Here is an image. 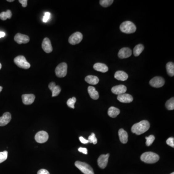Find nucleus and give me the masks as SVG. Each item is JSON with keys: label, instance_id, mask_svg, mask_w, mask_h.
I'll return each mask as SVG.
<instances>
[{"label": "nucleus", "instance_id": "dca6fc26", "mask_svg": "<svg viewBox=\"0 0 174 174\" xmlns=\"http://www.w3.org/2000/svg\"><path fill=\"white\" fill-rule=\"evenodd\" d=\"M35 96L33 94H25L22 95L23 103L26 105L32 104L34 101Z\"/></svg>", "mask_w": 174, "mask_h": 174}, {"label": "nucleus", "instance_id": "c85d7f7f", "mask_svg": "<svg viewBox=\"0 0 174 174\" xmlns=\"http://www.w3.org/2000/svg\"><path fill=\"white\" fill-rule=\"evenodd\" d=\"M76 101V99L75 97H73L72 98H70L67 101V104L69 107L72 108L73 109L75 108V104Z\"/></svg>", "mask_w": 174, "mask_h": 174}, {"label": "nucleus", "instance_id": "423d86ee", "mask_svg": "<svg viewBox=\"0 0 174 174\" xmlns=\"http://www.w3.org/2000/svg\"><path fill=\"white\" fill-rule=\"evenodd\" d=\"M55 74L59 78H64L67 73V65L65 63H62L58 65L55 69Z\"/></svg>", "mask_w": 174, "mask_h": 174}, {"label": "nucleus", "instance_id": "393cba45", "mask_svg": "<svg viewBox=\"0 0 174 174\" xmlns=\"http://www.w3.org/2000/svg\"><path fill=\"white\" fill-rule=\"evenodd\" d=\"M166 71L170 76L174 75V64L173 62H169L166 65Z\"/></svg>", "mask_w": 174, "mask_h": 174}, {"label": "nucleus", "instance_id": "f3484780", "mask_svg": "<svg viewBox=\"0 0 174 174\" xmlns=\"http://www.w3.org/2000/svg\"><path fill=\"white\" fill-rule=\"evenodd\" d=\"M11 114L9 112L3 114L2 117H0V126H5L10 123L11 120Z\"/></svg>", "mask_w": 174, "mask_h": 174}, {"label": "nucleus", "instance_id": "4be33fe9", "mask_svg": "<svg viewBox=\"0 0 174 174\" xmlns=\"http://www.w3.org/2000/svg\"><path fill=\"white\" fill-rule=\"evenodd\" d=\"M88 91L91 98H92L93 100H97L99 98V93L96 90L95 87L89 86L88 88Z\"/></svg>", "mask_w": 174, "mask_h": 174}, {"label": "nucleus", "instance_id": "bb28decb", "mask_svg": "<svg viewBox=\"0 0 174 174\" xmlns=\"http://www.w3.org/2000/svg\"><path fill=\"white\" fill-rule=\"evenodd\" d=\"M12 16V12L10 10H7V11L2 12L0 13V19L2 20H6L7 18L10 19Z\"/></svg>", "mask_w": 174, "mask_h": 174}, {"label": "nucleus", "instance_id": "b1692460", "mask_svg": "<svg viewBox=\"0 0 174 174\" xmlns=\"http://www.w3.org/2000/svg\"><path fill=\"white\" fill-rule=\"evenodd\" d=\"M120 113V110L115 107H111L108 110V115L111 118L117 117Z\"/></svg>", "mask_w": 174, "mask_h": 174}, {"label": "nucleus", "instance_id": "58836bf2", "mask_svg": "<svg viewBox=\"0 0 174 174\" xmlns=\"http://www.w3.org/2000/svg\"><path fill=\"white\" fill-rule=\"evenodd\" d=\"M19 2L20 3H22V6L23 7H26L27 6V2H28V1L27 0H19Z\"/></svg>", "mask_w": 174, "mask_h": 174}, {"label": "nucleus", "instance_id": "7c9ffc66", "mask_svg": "<svg viewBox=\"0 0 174 174\" xmlns=\"http://www.w3.org/2000/svg\"><path fill=\"white\" fill-rule=\"evenodd\" d=\"M8 157V152L6 151L0 152V164L6 161Z\"/></svg>", "mask_w": 174, "mask_h": 174}, {"label": "nucleus", "instance_id": "a878e982", "mask_svg": "<svg viewBox=\"0 0 174 174\" xmlns=\"http://www.w3.org/2000/svg\"><path fill=\"white\" fill-rule=\"evenodd\" d=\"M144 47L142 44H138L136 45L134 48V55L135 56L137 57L139 56L141 53L143 51H144Z\"/></svg>", "mask_w": 174, "mask_h": 174}, {"label": "nucleus", "instance_id": "0eeeda50", "mask_svg": "<svg viewBox=\"0 0 174 174\" xmlns=\"http://www.w3.org/2000/svg\"><path fill=\"white\" fill-rule=\"evenodd\" d=\"M83 39V35L80 32H75L72 34L69 38V43L72 45H75L81 42Z\"/></svg>", "mask_w": 174, "mask_h": 174}, {"label": "nucleus", "instance_id": "20e7f679", "mask_svg": "<svg viewBox=\"0 0 174 174\" xmlns=\"http://www.w3.org/2000/svg\"><path fill=\"white\" fill-rule=\"evenodd\" d=\"M75 166L80 170L83 174H95L93 169L89 164L84 162L76 161L75 163Z\"/></svg>", "mask_w": 174, "mask_h": 174}, {"label": "nucleus", "instance_id": "a19ab883", "mask_svg": "<svg viewBox=\"0 0 174 174\" xmlns=\"http://www.w3.org/2000/svg\"><path fill=\"white\" fill-rule=\"evenodd\" d=\"M7 1L8 2H13L14 1V0H7Z\"/></svg>", "mask_w": 174, "mask_h": 174}, {"label": "nucleus", "instance_id": "ea45409f", "mask_svg": "<svg viewBox=\"0 0 174 174\" xmlns=\"http://www.w3.org/2000/svg\"><path fill=\"white\" fill-rule=\"evenodd\" d=\"M6 35V34L4 32H0V38L5 37Z\"/></svg>", "mask_w": 174, "mask_h": 174}, {"label": "nucleus", "instance_id": "2f4dec72", "mask_svg": "<svg viewBox=\"0 0 174 174\" xmlns=\"http://www.w3.org/2000/svg\"><path fill=\"white\" fill-rule=\"evenodd\" d=\"M146 145L147 146H150L155 140V136L153 135H150L148 137H146Z\"/></svg>", "mask_w": 174, "mask_h": 174}, {"label": "nucleus", "instance_id": "f257e3e1", "mask_svg": "<svg viewBox=\"0 0 174 174\" xmlns=\"http://www.w3.org/2000/svg\"><path fill=\"white\" fill-rule=\"evenodd\" d=\"M150 128V124L148 120H143L133 125L132 127V133L137 135L144 134Z\"/></svg>", "mask_w": 174, "mask_h": 174}, {"label": "nucleus", "instance_id": "e433bc0d", "mask_svg": "<svg viewBox=\"0 0 174 174\" xmlns=\"http://www.w3.org/2000/svg\"><path fill=\"white\" fill-rule=\"evenodd\" d=\"M78 150H79V152L83 153L84 154H88V150H87L86 148H79Z\"/></svg>", "mask_w": 174, "mask_h": 174}, {"label": "nucleus", "instance_id": "c9c22d12", "mask_svg": "<svg viewBox=\"0 0 174 174\" xmlns=\"http://www.w3.org/2000/svg\"><path fill=\"white\" fill-rule=\"evenodd\" d=\"M37 174H50L47 170L42 169L37 172Z\"/></svg>", "mask_w": 174, "mask_h": 174}, {"label": "nucleus", "instance_id": "a211bd4d", "mask_svg": "<svg viewBox=\"0 0 174 174\" xmlns=\"http://www.w3.org/2000/svg\"><path fill=\"white\" fill-rule=\"evenodd\" d=\"M117 99L119 102L123 103H129L133 101V96L127 93H123L118 95Z\"/></svg>", "mask_w": 174, "mask_h": 174}, {"label": "nucleus", "instance_id": "72a5a7b5", "mask_svg": "<svg viewBox=\"0 0 174 174\" xmlns=\"http://www.w3.org/2000/svg\"><path fill=\"white\" fill-rule=\"evenodd\" d=\"M166 144L171 147L174 148V138L173 137H170L166 140Z\"/></svg>", "mask_w": 174, "mask_h": 174}, {"label": "nucleus", "instance_id": "cd10ccee", "mask_svg": "<svg viewBox=\"0 0 174 174\" xmlns=\"http://www.w3.org/2000/svg\"><path fill=\"white\" fill-rule=\"evenodd\" d=\"M165 107L169 110H172L174 109V98L172 97L171 99L168 100L165 103Z\"/></svg>", "mask_w": 174, "mask_h": 174}, {"label": "nucleus", "instance_id": "473e14b6", "mask_svg": "<svg viewBox=\"0 0 174 174\" xmlns=\"http://www.w3.org/2000/svg\"><path fill=\"white\" fill-rule=\"evenodd\" d=\"M88 141L89 143H93V144H96L97 143V139L95 136V135L94 133H92L91 136L88 137Z\"/></svg>", "mask_w": 174, "mask_h": 174}, {"label": "nucleus", "instance_id": "1a4fd4ad", "mask_svg": "<svg viewBox=\"0 0 174 174\" xmlns=\"http://www.w3.org/2000/svg\"><path fill=\"white\" fill-rule=\"evenodd\" d=\"M48 135L47 132L44 131L39 132L35 136V140L39 143L46 142L48 139Z\"/></svg>", "mask_w": 174, "mask_h": 174}, {"label": "nucleus", "instance_id": "79ce46f5", "mask_svg": "<svg viewBox=\"0 0 174 174\" xmlns=\"http://www.w3.org/2000/svg\"><path fill=\"white\" fill-rule=\"evenodd\" d=\"M2 87L0 86V92H1L2 91Z\"/></svg>", "mask_w": 174, "mask_h": 174}, {"label": "nucleus", "instance_id": "5701e85b", "mask_svg": "<svg viewBox=\"0 0 174 174\" xmlns=\"http://www.w3.org/2000/svg\"><path fill=\"white\" fill-rule=\"evenodd\" d=\"M86 82L91 85H96L99 83V78L95 75H89L87 76L85 79Z\"/></svg>", "mask_w": 174, "mask_h": 174}, {"label": "nucleus", "instance_id": "c756f323", "mask_svg": "<svg viewBox=\"0 0 174 174\" xmlns=\"http://www.w3.org/2000/svg\"><path fill=\"white\" fill-rule=\"evenodd\" d=\"M113 0H101L100 1V4L104 7L109 6L113 2Z\"/></svg>", "mask_w": 174, "mask_h": 174}, {"label": "nucleus", "instance_id": "f704fd0d", "mask_svg": "<svg viewBox=\"0 0 174 174\" xmlns=\"http://www.w3.org/2000/svg\"><path fill=\"white\" fill-rule=\"evenodd\" d=\"M50 17H51V14H50V13H45V15H44V17H43V22H47L48 21L49 18H50Z\"/></svg>", "mask_w": 174, "mask_h": 174}, {"label": "nucleus", "instance_id": "ddd939ff", "mask_svg": "<svg viewBox=\"0 0 174 174\" xmlns=\"http://www.w3.org/2000/svg\"><path fill=\"white\" fill-rule=\"evenodd\" d=\"M111 91L115 95H122L123 93H125L127 91V88L125 86L123 85H119L115 86L112 87L111 89Z\"/></svg>", "mask_w": 174, "mask_h": 174}, {"label": "nucleus", "instance_id": "39448f33", "mask_svg": "<svg viewBox=\"0 0 174 174\" xmlns=\"http://www.w3.org/2000/svg\"><path fill=\"white\" fill-rule=\"evenodd\" d=\"M15 64L21 68L28 69L30 67V64L27 62L26 58L23 56H18L14 59Z\"/></svg>", "mask_w": 174, "mask_h": 174}, {"label": "nucleus", "instance_id": "9b49d317", "mask_svg": "<svg viewBox=\"0 0 174 174\" xmlns=\"http://www.w3.org/2000/svg\"><path fill=\"white\" fill-rule=\"evenodd\" d=\"M109 154H102L98 158V164L101 168L104 169L107 165L108 158L109 157Z\"/></svg>", "mask_w": 174, "mask_h": 174}, {"label": "nucleus", "instance_id": "2eb2a0df", "mask_svg": "<svg viewBox=\"0 0 174 174\" xmlns=\"http://www.w3.org/2000/svg\"><path fill=\"white\" fill-rule=\"evenodd\" d=\"M48 88L52 91V96L55 97L58 95L61 91V88L59 86L56 85L55 82H51L48 85Z\"/></svg>", "mask_w": 174, "mask_h": 174}, {"label": "nucleus", "instance_id": "412c9836", "mask_svg": "<svg viewBox=\"0 0 174 174\" xmlns=\"http://www.w3.org/2000/svg\"><path fill=\"white\" fill-rule=\"evenodd\" d=\"M93 68L96 71L98 72L106 73L108 70V68L106 64L102 63H96L93 65Z\"/></svg>", "mask_w": 174, "mask_h": 174}, {"label": "nucleus", "instance_id": "7ed1b4c3", "mask_svg": "<svg viewBox=\"0 0 174 174\" xmlns=\"http://www.w3.org/2000/svg\"><path fill=\"white\" fill-rule=\"evenodd\" d=\"M120 30L123 33L127 34H132L136 31V27L132 22L126 21L121 24Z\"/></svg>", "mask_w": 174, "mask_h": 174}, {"label": "nucleus", "instance_id": "9d476101", "mask_svg": "<svg viewBox=\"0 0 174 174\" xmlns=\"http://www.w3.org/2000/svg\"><path fill=\"white\" fill-rule=\"evenodd\" d=\"M14 40L18 44H26L30 41V38L28 36L20 33H18L15 35Z\"/></svg>", "mask_w": 174, "mask_h": 174}, {"label": "nucleus", "instance_id": "f03ea898", "mask_svg": "<svg viewBox=\"0 0 174 174\" xmlns=\"http://www.w3.org/2000/svg\"><path fill=\"white\" fill-rule=\"evenodd\" d=\"M141 161L147 164H154L159 160L158 154L152 152H146L143 153L140 157Z\"/></svg>", "mask_w": 174, "mask_h": 174}, {"label": "nucleus", "instance_id": "c03bdc74", "mask_svg": "<svg viewBox=\"0 0 174 174\" xmlns=\"http://www.w3.org/2000/svg\"><path fill=\"white\" fill-rule=\"evenodd\" d=\"M174 174V172H173V173H171V174Z\"/></svg>", "mask_w": 174, "mask_h": 174}, {"label": "nucleus", "instance_id": "6e6552de", "mask_svg": "<svg viewBox=\"0 0 174 174\" xmlns=\"http://www.w3.org/2000/svg\"><path fill=\"white\" fill-rule=\"evenodd\" d=\"M165 80L161 76H155L149 81V84L154 88H161L164 85Z\"/></svg>", "mask_w": 174, "mask_h": 174}, {"label": "nucleus", "instance_id": "37998d69", "mask_svg": "<svg viewBox=\"0 0 174 174\" xmlns=\"http://www.w3.org/2000/svg\"><path fill=\"white\" fill-rule=\"evenodd\" d=\"M2 68V64L1 63H0V70Z\"/></svg>", "mask_w": 174, "mask_h": 174}, {"label": "nucleus", "instance_id": "6ab92c4d", "mask_svg": "<svg viewBox=\"0 0 174 174\" xmlns=\"http://www.w3.org/2000/svg\"><path fill=\"white\" fill-rule=\"evenodd\" d=\"M114 78L118 80L124 81L128 79V75L124 71H118L115 74Z\"/></svg>", "mask_w": 174, "mask_h": 174}, {"label": "nucleus", "instance_id": "4c0bfd02", "mask_svg": "<svg viewBox=\"0 0 174 174\" xmlns=\"http://www.w3.org/2000/svg\"><path fill=\"white\" fill-rule=\"evenodd\" d=\"M79 140L83 144H87L88 143H89L88 140H87V139H85L84 137H82V136H80L79 137Z\"/></svg>", "mask_w": 174, "mask_h": 174}, {"label": "nucleus", "instance_id": "aec40b11", "mask_svg": "<svg viewBox=\"0 0 174 174\" xmlns=\"http://www.w3.org/2000/svg\"><path fill=\"white\" fill-rule=\"evenodd\" d=\"M119 140L123 144H126L128 142V135L127 132L123 129H120L119 131Z\"/></svg>", "mask_w": 174, "mask_h": 174}, {"label": "nucleus", "instance_id": "f8f14e48", "mask_svg": "<svg viewBox=\"0 0 174 174\" xmlns=\"http://www.w3.org/2000/svg\"><path fill=\"white\" fill-rule=\"evenodd\" d=\"M42 47L43 48V51L47 53H51L53 51L51 41L49 38L47 37L43 40L42 44Z\"/></svg>", "mask_w": 174, "mask_h": 174}, {"label": "nucleus", "instance_id": "4468645a", "mask_svg": "<svg viewBox=\"0 0 174 174\" xmlns=\"http://www.w3.org/2000/svg\"><path fill=\"white\" fill-rule=\"evenodd\" d=\"M132 51L128 47H123L119 50L118 53V56L120 59H125L130 57L131 56Z\"/></svg>", "mask_w": 174, "mask_h": 174}]
</instances>
